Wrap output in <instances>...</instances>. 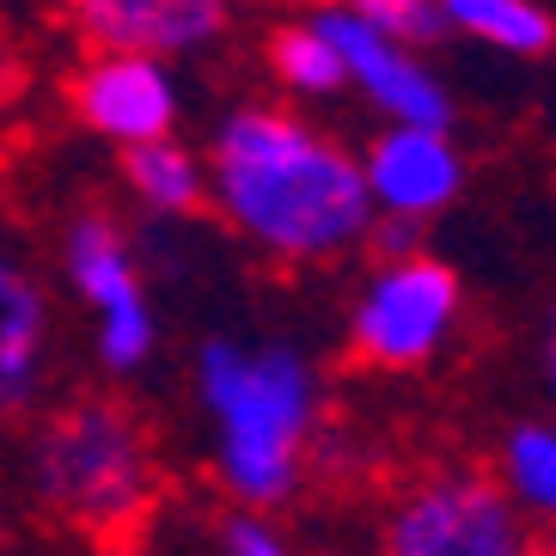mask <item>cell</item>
<instances>
[{"label": "cell", "mask_w": 556, "mask_h": 556, "mask_svg": "<svg viewBox=\"0 0 556 556\" xmlns=\"http://www.w3.org/2000/svg\"><path fill=\"white\" fill-rule=\"evenodd\" d=\"M208 202L239 239L281 263H330L367 245L374 197L337 135L276 104L232 111L208 141Z\"/></svg>", "instance_id": "cell-1"}, {"label": "cell", "mask_w": 556, "mask_h": 556, "mask_svg": "<svg viewBox=\"0 0 556 556\" xmlns=\"http://www.w3.org/2000/svg\"><path fill=\"white\" fill-rule=\"evenodd\" d=\"M197 397L208 416V458L232 507H281L306 477V446L325 422V386L300 349L232 343L197 349Z\"/></svg>", "instance_id": "cell-2"}, {"label": "cell", "mask_w": 556, "mask_h": 556, "mask_svg": "<svg viewBox=\"0 0 556 556\" xmlns=\"http://www.w3.org/2000/svg\"><path fill=\"white\" fill-rule=\"evenodd\" d=\"M31 490L55 520L123 544L160 495L153 446L123 404H62L31 434Z\"/></svg>", "instance_id": "cell-3"}, {"label": "cell", "mask_w": 556, "mask_h": 556, "mask_svg": "<svg viewBox=\"0 0 556 556\" xmlns=\"http://www.w3.org/2000/svg\"><path fill=\"white\" fill-rule=\"evenodd\" d=\"M465 318V288L441 257L404 251L379 257L349 306V355L374 374H416L453 343Z\"/></svg>", "instance_id": "cell-4"}, {"label": "cell", "mask_w": 556, "mask_h": 556, "mask_svg": "<svg viewBox=\"0 0 556 556\" xmlns=\"http://www.w3.org/2000/svg\"><path fill=\"white\" fill-rule=\"evenodd\" d=\"M386 556H532L539 526L526 520L514 495L490 471L453 465V471L416 477L386 514L379 532Z\"/></svg>", "instance_id": "cell-5"}, {"label": "cell", "mask_w": 556, "mask_h": 556, "mask_svg": "<svg viewBox=\"0 0 556 556\" xmlns=\"http://www.w3.org/2000/svg\"><path fill=\"white\" fill-rule=\"evenodd\" d=\"M62 269L74 281V294L92 306L99 361L111 374H141L160 349V318H153L141 263H135V245L123 239V227L104 214H80L62 239Z\"/></svg>", "instance_id": "cell-6"}, {"label": "cell", "mask_w": 556, "mask_h": 556, "mask_svg": "<svg viewBox=\"0 0 556 556\" xmlns=\"http://www.w3.org/2000/svg\"><path fill=\"white\" fill-rule=\"evenodd\" d=\"M312 25L337 43L349 92H361L386 123H428V129H446L453 123V99H446L441 74L422 62L416 43H397V37L374 31L367 18H355L337 0H318L312 7Z\"/></svg>", "instance_id": "cell-7"}, {"label": "cell", "mask_w": 556, "mask_h": 556, "mask_svg": "<svg viewBox=\"0 0 556 556\" xmlns=\"http://www.w3.org/2000/svg\"><path fill=\"white\" fill-rule=\"evenodd\" d=\"M74 111L92 135L135 148V141H160L178 129L184 92L165 55H135V50H99L74 80Z\"/></svg>", "instance_id": "cell-8"}, {"label": "cell", "mask_w": 556, "mask_h": 556, "mask_svg": "<svg viewBox=\"0 0 556 556\" xmlns=\"http://www.w3.org/2000/svg\"><path fill=\"white\" fill-rule=\"evenodd\" d=\"M361 178L374 214H397V220H434L458 202L465 190V153L446 129L428 123H386L361 153Z\"/></svg>", "instance_id": "cell-9"}, {"label": "cell", "mask_w": 556, "mask_h": 556, "mask_svg": "<svg viewBox=\"0 0 556 556\" xmlns=\"http://www.w3.org/2000/svg\"><path fill=\"white\" fill-rule=\"evenodd\" d=\"M50 294L37 281L18 232L0 220V422H13L43 397L50 379Z\"/></svg>", "instance_id": "cell-10"}, {"label": "cell", "mask_w": 556, "mask_h": 556, "mask_svg": "<svg viewBox=\"0 0 556 556\" xmlns=\"http://www.w3.org/2000/svg\"><path fill=\"white\" fill-rule=\"evenodd\" d=\"M232 0H67L92 50H135V55H202L227 31Z\"/></svg>", "instance_id": "cell-11"}, {"label": "cell", "mask_w": 556, "mask_h": 556, "mask_svg": "<svg viewBox=\"0 0 556 556\" xmlns=\"http://www.w3.org/2000/svg\"><path fill=\"white\" fill-rule=\"evenodd\" d=\"M123 178L153 214L178 220V214H197L208 202V160L190 153L178 135H160V141H135L123 148Z\"/></svg>", "instance_id": "cell-12"}, {"label": "cell", "mask_w": 556, "mask_h": 556, "mask_svg": "<svg viewBox=\"0 0 556 556\" xmlns=\"http://www.w3.org/2000/svg\"><path fill=\"white\" fill-rule=\"evenodd\" d=\"M446 31L471 37L502 55H551L556 50V13L544 0H441Z\"/></svg>", "instance_id": "cell-13"}, {"label": "cell", "mask_w": 556, "mask_h": 556, "mask_svg": "<svg viewBox=\"0 0 556 556\" xmlns=\"http://www.w3.org/2000/svg\"><path fill=\"white\" fill-rule=\"evenodd\" d=\"M495 483L532 526H556V422H514L495 453Z\"/></svg>", "instance_id": "cell-14"}, {"label": "cell", "mask_w": 556, "mask_h": 556, "mask_svg": "<svg viewBox=\"0 0 556 556\" xmlns=\"http://www.w3.org/2000/svg\"><path fill=\"white\" fill-rule=\"evenodd\" d=\"M269 74H276L294 99H337V92H349L343 80V55H337V43H330L318 25L306 18H288L276 37H269Z\"/></svg>", "instance_id": "cell-15"}, {"label": "cell", "mask_w": 556, "mask_h": 556, "mask_svg": "<svg viewBox=\"0 0 556 556\" xmlns=\"http://www.w3.org/2000/svg\"><path fill=\"white\" fill-rule=\"evenodd\" d=\"M337 7H349L355 18H367L374 31L397 37V43H434V37L446 31L441 18V0H337Z\"/></svg>", "instance_id": "cell-16"}, {"label": "cell", "mask_w": 556, "mask_h": 556, "mask_svg": "<svg viewBox=\"0 0 556 556\" xmlns=\"http://www.w3.org/2000/svg\"><path fill=\"white\" fill-rule=\"evenodd\" d=\"M214 556H294V544L281 539V526L257 507H239L214 526Z\"/></svg>", "instance_id": "cell-17"}, {"label": "cell", "mask_w": 556, "mask_h": 556, "mask_svg": "<svg viewBox=\"0 0 556 556\" xmlns=\"http://www.w3.org/2000/svg\"><path fill=\"white\" fill-rule=\"evenodd\" d=\"M18 80H25V74H18V55H13V43L0 37V99H13Z\"/></svg>", "instance_id": "cell-18"}, {"label": "cell", "mask_w": 556, "mask_h": 556, "mask_svg": "<svg viewBox=\"0 0 556 556\" xmlns=\"http://www.w3.org/2000/svg\"><path fill=\"white\" fill-rule=\"evenodd\" d=\"M544 386H551V397H556V312L544 318Z\"/></svg>", "instance_id": "cell-19"}, {"label": "cell", "mask_w": 556, "mask_h": 556, "mask_svg": "<svg viewBox=\"0 0 556 556\" xmlns=\"http://www.w3.org/2000/svg\"><path fill=\"white\" fill-rule=\"evenodd\" d=\"M111 556H165V551H153V544H116Z\"/></svg>", "instance_id": "cell-20"}, {"label": "cell", "mask_w": 556, "mask_h": 556, "mask_svg": "<svg viewBox=\"0 0 556 556\" xmlns=\"http://www.w3.org/2000/svg\"><path fill=\"white\" fill-rule=\"evenodd\" d=\"M532 556H551V551H532Z\"/></svg>", "instance_id": "cell-21"}]
</instances>
